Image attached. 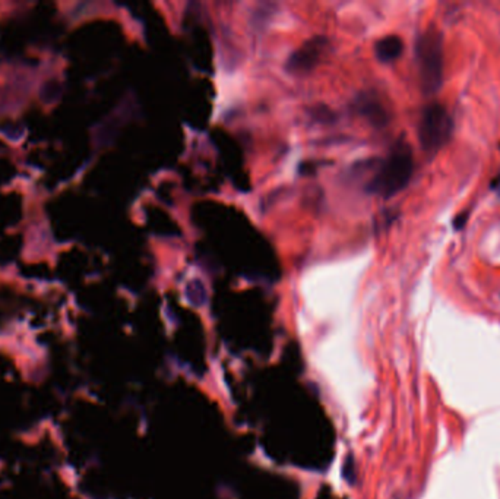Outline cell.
Wrapping results in <instances>:
<instances>
[{"label": "cell", "mask_w": 500, "mask_h": 499, "mask_svg": "<svg viewBox=\"0 0 500 499\" xmlns=\"http://www.w3.org/2000/svg\"><path fill=\"white\" fill-rule=\"evenodd\" d=\"M402 51H404V42L398 36H386L380 38L375 45V54L377 60L384 63L395 62Z\"/></svg>", "instance_id": "8992f818"}, {"label": "cell", "mask_w": 500, "mask_h": 499, "mask_svg": "<svg viewBox=\"0 0 500 499\" xmlns=\"http://www.w3.org/2000/svg\"><path fill=\"white\" fill-rule=\"evenodd\" d=\"M355 110L357 113L366 117L368 123L375 127H384L389 122V113L384 103L377 99L376 94L363 93L355 99Z\"/></svg>", "instance_id": "5b68a950"}, {"label": "cell", "mask_w": 500, "mask_h": 499, "mask_svg": "<svg viewBox=\"0 0 500 499\" xmlns=\"http://www.w3.org/2000/svg\"><path fill=\"white\" fill-rule=\"evenodd\" d=\"M188 297L193 305H197V306H201L205 303L206 293H205V287L202 286L199 280L192 281V283L188 286Z\"/></svg>", "instance_id": "52a82bcc"}, {"label": "cell", "mask_w": 500, "mask_h": 499, "mask_svg": "<svg viewBox=\"0 0 500 499\" xmlns=\"http://www.w3.org/2000/svg\"><path fill=\"white\" fill-rule=\"evenodd\" d=\"M412 170H414V160H412L411 147L407 143H398L390 149L367 189L384 198L394 197L407 186Z\"/></svg>", "instance_id": "6da1fadb"}, {"label": "cell", "mask_w": 500, "mask_h": 499, "mask_svg": "<svg viewBox=\"0 0 500 499\" xmlns=\"http://www.w3.org/2000/svg\"><path fill=\"white\" fill-rule=\"evenodd\" d=\"M326 47H328V40L325 37L318 36L310 38L291 54L287 60L286 69L295 75L309 73L321 62Z\"/></svg>", "instance_id": "277c9868"}, {"label": "cell", "mask_w": 500, "mask_h": 499, "mask_svg": "<svg viewBox=\"0 0 500 499\" xmlns=\"http://www.w3.org/2000/svg\"><path fill=\"white\" fill-rule=\"evenodd\" d=\"M416 59L423 91L436 93L443 82V36L438 28L429 27L417 37Z\"/></svg>", "instance_id": "7a4b0ae2"}, {"label": "cell", "mask_w": 500, "mask_h": 499, "mask_svg": "<svg viewBox=\"0 0 500 499\" xmlns=\"http://www.w3.org/2000/svg\"><path fill=\"white\" fill-rule=\"evenodd\" d=\"M453 121L439 103L429 104L421 112L418 122V139L426 153H438L452 136Z\"/></svg>", "instance_id": "3957f363"}, {"label": "cell", "mask_w": 500, "mask_h": 499, "mask_svg": "<svg viewBox=\"0 0 500 499\" xmlns=\"http://www.w3.org/2000/svg\"><path fill=\"white\" fill-rule=\"evenodd\" d=\"M465 217H466V214H461L458 219L453 220V227H456V229H461V227L465 224Z\"/></svg>", "instance_id": "ba28073f"}]
</instances>
